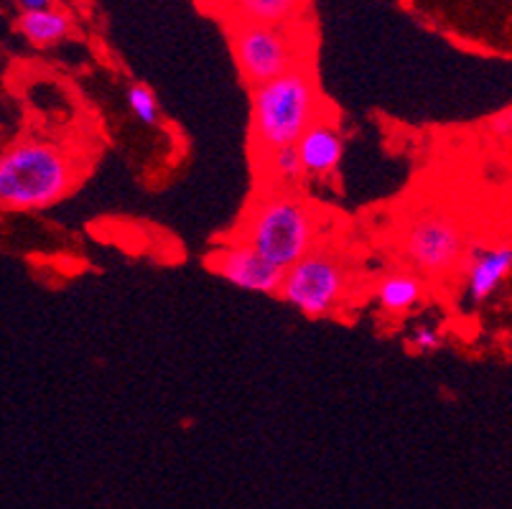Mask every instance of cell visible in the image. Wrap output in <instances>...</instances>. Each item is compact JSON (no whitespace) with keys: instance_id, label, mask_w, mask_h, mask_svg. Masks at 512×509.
Wrapping results in <instances>:
<instances>
[{"instance_id":"6da1fadb","label":"cell","mask_w":512,"mask_h":509,"mask_svg":"<svg viewBox=\"0 0 512 509\" xmlns=\"http://www.w3.org/2000/svg\"><path fill=\"white\" fill-rule=\"evenodd\" d=\"M74 184V171L62 148L46 140H18L0 158L3 212H34L57 204Z\"/></svg>"},{"instance_id":"7a4b0ae2","label":"cell","mask_w":512,"mask_h":509,"mask_svg":"<svg viewBox=\"0 0 512 509\" xmlns=\"http://www.w3.org/2000/svg\"><path fill=\"white\" fill-rule=\"evenodd\" d=\"M253 140L260 156L296 146L319 120V84L314 74L296 67L283 77L253 87Z\"/></svg>"},{"instance_id":"3957f363","label":"cell","mask_w":512,"mask_h":509,"mask_svg":"<svg viewBox=\"0 0 512 509\" xmlns=\"http://www.w3.org/2000/svg\"><path fill=\"white\" fill-rule=\"evenodd\" d=\"M319 219L316 212L288 191H271L250 207L240 227V240L253 245L260 255L288 270L316 247Z\"/></svg>"},{"instance_id":"277c9868","label":"cell","mask_w":512,"mask_h":509,"mask_svg":"<svg viewBox=\"0 0 512 509\" xmlns=\"http://www.w3.org/2000/svg\"><path fill=\"white\" fill-rule=\"evenodd\" d=\"M349 268L337 252L316 245L314 250L286 270L278 298L299 308L309 319H324L334 314L347 296Z\"/></svg>"},{"instance_id":"5b68a950","label":"cell","mask_w":512,"mask_h":509,"mask_svg":"<svg viewBox=\"0 0 512 509\" xmlns=\"http://www.w3.org/2000/svg\"><path fill=\"white\" fill-rule=\"evenodd\" d=\"M232 51L242 77L250 87L271 82L301 67L304 49L293 26H265V23H237L232 28Z\"/></svg>"},{"instance_id":"8992f818","label":"cell","mask_w":512,"mask_h":509,"mask_svg":"<svg viewBox=\"0 0 512 509\" xmlns=\"http://www.w3.org/2000/svg\"><path fill=\"white\" fill-rule=\"evenodd\" d=\"M403 258L431 278L449 273L464 258L462 227L446 214H418L403 232Z\"/></svg>"},{"instance_id":"52a82bcc","label":"cell","mask_w":512,"mask_h":509,"mask_svg":"<svg viewBox=\"0 0 512 509\" xmlns=\"http://www.w3.org/2000/svg\"><path fill=\"white\" fill-rule=\"evenodd\" d=\"M204 265L214 275H220L230 286L242 291L265 293V296H278L286 270L260 255L253 245L245 240H232L227 245L212 247L204 258Z\"/></svg>"},{"instance_id":"ba28073f","label":"cell","mask_w":512,"mask_h":509,"mask_svg":"<svg viewBox=\"0 0 512 509\" xmlns=\"http://www.w3.org/2000/svg\"><path fill=\"white\" fill-rule=\"evenodd\" d=\"M512 273L510 245H477L469 250L467 296L472 303H484Z\"/></svg>"},{"instance_id":"9c48e42d","label":"cell","mask_w":512,"mask_h":509,"mask_svg":"<svg viewBox=\"0 0 512 509\" xmlns=\"http://www.w3.org/2000/svg\"><path fill=\"white\" fill-rule=\"evenodd\" d=\"M301 153V161H304L306 176H314V179H327L342 163L344 153V135L332 120H316L301 140L296 143Z\"/></svg>"},{"instance_id":"30bf717a","label":"cell","mask_w":512,"mask_h":509,"mask_svg":"<svg viewBox=\"0 0 512 509\" xmlns=\"http://www.w3.org/2000/svg\"><path fill=\"white\" fill-rule=\"evenodd\" d=\"M16 31L29 41L36 49H46L59 41L67 39L72 34V18L64 11H54V8H41V11H23L16 18Z\"/></svg>"},{"instance_id":"8fae6325","label":"cell","mask_w":512,"mask_h":509,"mask_svg":"<svg viewBox=\"0 0 512 509\" xmlns=\"http://www.w3.org/2000/svg\"><path fill=\"white\" fill-rule=\"evenodd\" d=\"M242 23L296 26L306 13V0H227Z\"/></svg>"},{"instance_id":"7c38bea8","label":"cell","mask_w":512,"mask_h":509,"mask_svg":"<svg viewBox=\"0 0 512 509\" xmlns=\"http://www.w3.org/2000/svg\"><path fill=\"white\" fill-rule=\"evenodd\" d=\"M377 303L390 311V314H403L408 308L416 306L423 298L421 280L411 273H393L388 278L380 280V286L375 291Z\"/></svg>"},{"instance_id":"4fadbf2b","label":"cell","mask_w":512,"mask_h":509,"mask_svg":"<svg viewBox=\"0 0 512 509\" xmlns=\"http://www.w3.org/2000/svg\"><path fill=\"white\" fill-rule=\"evenodd\" d=\"M263 163L273 184L281 186V189H293V186H299L306 179L304 161H301V153L296 146H283L265 153Z\"/></svg>"},{"instance_id":"5bb4252c","label":"cell","mask_w":512,"mask_h":509,"mask_svg":"<svg viewBox=\"0 0 512 509\" xmlns=\"http://www.w3.org/2000/svg\"><path fill=\"white\" fill-rule=\"evenodd\" d=\"M128 107L130 112H133V115L146 125H156L158 120H161V110H158L156 97H153V92L148 90L146 84H130Z\"/></svg>"},{"instance_id":"9a60e30c","label":"cell","mask_w":512,"mask_h":509,"mask_svg":"<svg viewBox=\"0 0 512 509\" xmlns=\"http://www.w3.org/2000/svg\"><path fill=\"white\" fill-rule=\"evenodd\" d=\"M411 344L416 352H423V354H431L436 352V349H441V344H444V334H441L439 329H434V326H416L411 334Z\"/></svg>"},{"instance_id":"2e32d148","label":"cell","mask_w":512,"mask_h":509,"mask_svg":"<svg viewBox=\"0 0 512 509\" xmlns=\"http://www.w3.org/2000/svg\"><path fill=\"white\" fill-rule=\"evenodd\" d=\"M492 133L497 138H512V110H505L492 118Z\"/></svg>"},{"instance_id":"e0dca14e","label":"cell","mask_w":512,"mask_h":509,"mask_svg":"<svg viewBox=\"0 0 512 509\" xmlns=\"http://www.w3.org/2000/svg\"><path fill=\"white\" fill-rule=\"evenodd\" d=\"M23 11H41V8H51V0H16Z\"/></svg>"}]
</instances>
